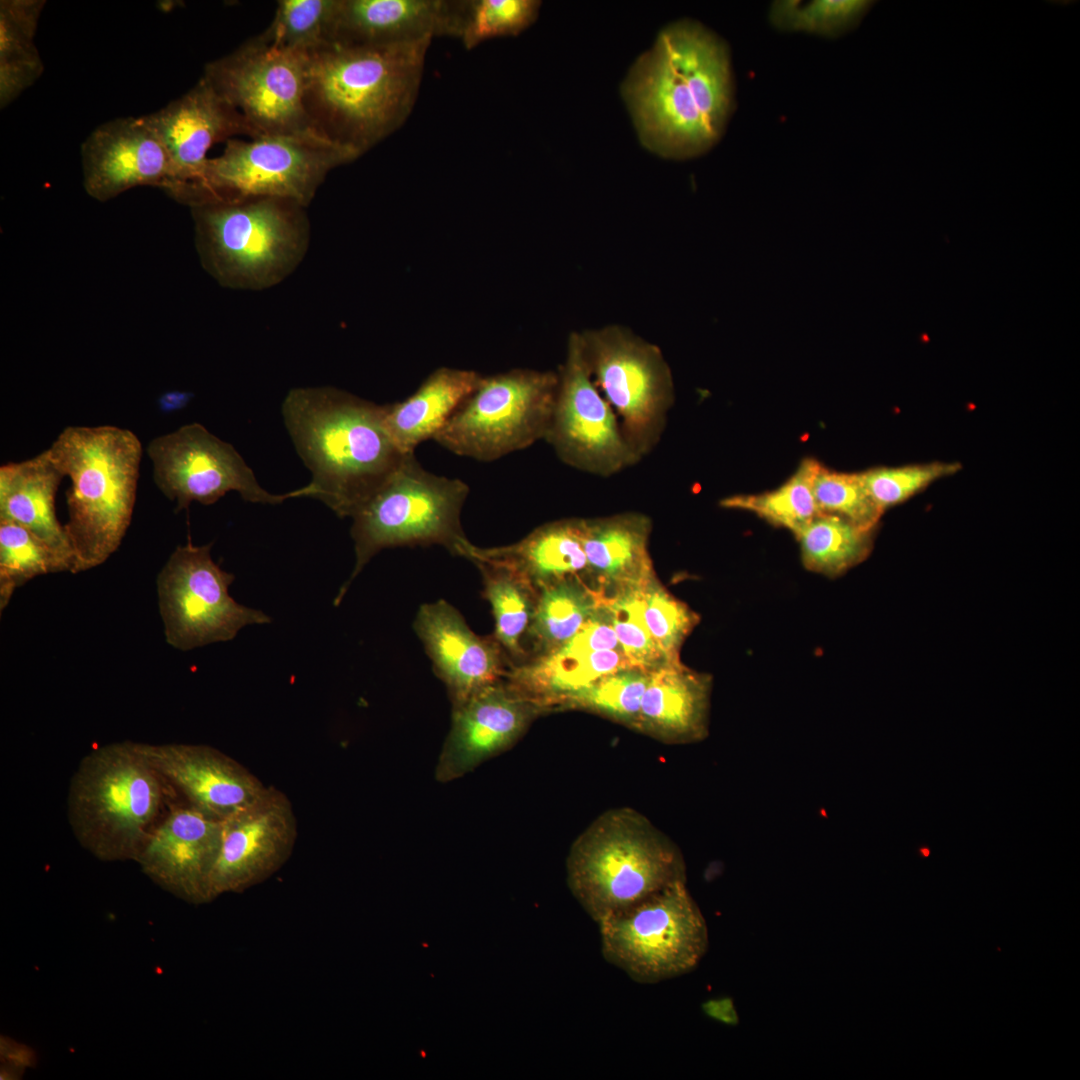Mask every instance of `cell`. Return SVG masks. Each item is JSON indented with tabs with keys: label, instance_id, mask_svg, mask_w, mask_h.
Wrapping results in <instances>:
<instances>
[{
	"label": "cell",
	"instance_id": "8992f818",
	"mask_svg": "<svg viewBox=\"0 0 1080 1080\" xmlns=\"http://www.w3.org/2000/svg\"><path fill=\"white\" fill-rule=\"evenodd\" d=\"M305 208L277 197L211 200L192 206L204 269L228 288L263 290L279 284L308 250Z\"/></svg>",
	"mask_w": 1080,
	"mask_h": 1080
},
{
	"label": "cell",
	"instance_id": "f6af8a7d",
	"mask_svg": "<svg viewBox=\"0 0 1080 1080\" xmlns=\"http://www.w3.org/2000/svg\"><path fill=\"white\" fill-rule=\"evenodd\" d=\"M960 469L961 465L956 462H930L877 467L859 472V475L871 499L884 512Z\"/></svg>",
	"mask_w": 1080,
	"mask_h": 1080
},
{
	"label": "cell",
	"instance_id": "e0dca14e",
	"mask_svg": "<svg viewBox=\"0 0 1080 1080\" xmlns=\"http://www.w3.org/2000/svg\"><path fill=\"white\" fill-rule=\"evenodd\" d=\"M221 843L210 880L211 901L240 893L278 871L290 857L297 821L291 801L273 786L221 819Z\"/></svg>",
	"mask_w": 1080,
	"mask_h": 1080
},
{
	"label": "cell",
	"instance_id": "74e56055",
	"mask_svg": "<svg viewBox=\"0 0 1080 1080\" xmlns=\"http://www.w3.org/2000/svg\"><path fill=\"white\" fill-rule=\"evenodd\" d=\"M338 0H281L261 37L271 45L310 53L333 41Z\"/></svg>",
	"mask_w": 1080,
	"mask_h": 1080
},
{
	"label": "cell",
	"instance_id": "f546056e",
	"mask_svg": "<svg viewBox=\"0 0 1080 1080\" xmlns=\"http://www.w3.org/2000/svg\"><path fill=\"white\" fill-rule=\"evenodd\" d=\"M659 36L691 83L709 127L720 138L733 103L730 58L726 45L699 23L688 20L673 23Z\"/></svg>",
	"mask_w": 1080,
	"mask_h": 1080
},
{
	"label": "cell",
	"instance_id": "3957f363",
	"mask_svg": "<svg viewBox=\"0 0 1080 1080\" xmlns=\"http://www.w3.org/2000/svg\"><path fill=\"white\" fill-rule=\"evenodd\" d=\"M71 481L64 524L74 573L104 563L131 523L142 446L130 430L112 425L69 426L47 449Z\"/></svg>",
	"mask_w": 1080,
	"mask_h": 1080
},
{
	"label": "cell",
	"instance_id": "d4e9b609",
	"mask_svg": "<svg viewBox=\"0 0 1080 1080\" xmlns=\"http://www.w3.org/2000/svg\"><path fill=\"white\" fill-rule=\"evenodd\" d=\"M711 676L665 663L650 671L636 731L665 744H690L708 736Z\"/></svg>",
	"mask_w": 1080,
	"mask_h": 1080
},
{
	"label": "cell",
	"instance_id": "4dcf8cb0",
	"mask_svg": "<svg viewBox=\"0 0 1080 1080\" xmlns=\"http://www.w3.org/2000/svg\"><path fill=\"white\" fill-rule=\"evenodd\" d=\"M481 376L473 371L440 368L403 401L383 405V421L404 454L434 439L459 405L474 391Z\"/></svg>",
	"mask_w": 1080,
	"mask_h": 1080
},
{
	"label": "cell",
	"instance_id": "f35d334b",
	"mask_svg": "<svg viewBox=\"0 0 1080 1080\" xmlns=\"http://www.w3.org/2000/svg\"><path fill=\"white\" fill-rule=\"evenodd\" d=\"M68 571L60 558L26 528L0 520V610L31 579Z\"/></svg>",
	"mask_w": 1080,
	"mask_h": 1080
},
{
	"label": "cell",
	"instance_id": "52a82bcc",
	"mask_svg": "<svg viewBox=\"0 0 1080 1080\" xmlns=\"http://www.w3.org/2000/svg\"><path fill=\"white\" fill-rule=\"evenodd\" d=\"M360 157L310 131L230 139L209 158L200 180L187 192L190 207L211 200L277 197L307 207L327 174Z\"/></svg>",
	"mask_w": 1080,
	"mask_h": 1080
},
{
	"label": "cell",
	"instance_id": "7dc6e473",
	"mask_svg": "<svg viewBox=\"0 0 1080 1080\" xmlns=\"http://www.w3.org/2000/svg\"><path fill=\"white\" fill-rule=\"evenodd\" d=\"M192 398L190 392L172 390L162 393L157 402L163 413H171L185 408Z\"/></svg>",
	"mask_w": 1080,
	"mask_h": 1080
},
{
	"label": "cell",
	"instance_id": "2e32d148",
	"mask_svg": "<svg viewBox=\"0 0 1080 1080\" xmlns=\"http://www.w3.org/2000/svg\"><path fill=\"white\" fill-rule=\"evenodd\" d=\"M545 440L566 465L610 477L641 460L629 446L613 408L596 387L579 333L570 335Z\"/></svg>",
	"mask_w": 1080,
	"mask_h": 1080
},
{
	"label": "cell",
	"instance_id": "d6986e66",
	"mask_svg": "<svg viewBox=\"0 0 1080 1080\" xmlns=\"http://www.w3.org/2000/svg\"><path fill=\"white\" fill-rule=\"evenodd\" d=\"M222 821L189 804L173 803L135 862L163 890L192 904L211 901L210 880Z\"/></svg>",
	"mask_w": 1080,
	"mask_h": 1080
},
{
	"label": "cell",
	"instance_id": "30bf717a",
	"mask_svg": "<svg viewBox=\"0 0 1080 1080\" xmlns=\"http://www.w3.org/2000/svg\"><path fill=\"white\" fill-rule=\"evenodd\" d=\"M558 374L516 369L481 377L434 440L451 452L493 461L543 439L551 422Z\"/></svg>",
	"mask_w": 1080,
	"mask_h": 1080
},
{
	"label": "cell",
	"instance_id": "7bdbcfd3",
	"mask_svg": "<svg viewBox=\"0 0 1080 1080\" xmlns=\"http://www.w3.org/2000/svg\"><path fill=\"white\" fill-rule=\"evenodd\" d=\"M813 493L819 513L835 515L861 527L875 529L883 514L869 496L859 472L831 470L820 463Z\"/></svg>",
	"mask_w": 1080,
	"mask_h": 1080
},
{
	"label": "cell",
	"instance_id": "8d00e7d4",
	"mask_svg": "<svg viewBox=\"0 0 1080 1080\" xmlns=\"http://www.w3.org/2000/svg\"><path fill=\"white\" fill-rule=\"evenodd\" d=\"M649 675L650 671L636 666L615 670L575 693L563 711L598 714L636 731Z\"/></svg>",
	"mask_w": 1080,
	"mask_h": 1080
},
{
	"label": "cell",
	"instance_id": "ffe728a7",
	"mask_svg": "<svg viewBox=\"0 0 1080 1080\" xmlns=\"http://www.w3.org/2000/svg\"><path fill=\"white\" fill-rule=\"evenodd\" d=\"M83 184L104 202L136 186H156L168 194L176 185L170 157L141 117H120L95 128L81 147Z\"/></svg>",
	"mask_w": 1080,
	"mask_h": 1080
},
{
	"label": "cell",
	"instance_id": "5bb4252c",
	"mask_svg": "<svg viewBox=\"0 0 1080 1080\" xmlns=\"http://www.w3.org/2000/svg\"><path fill=\"white\" fill-rule=\"evenodd\" d=\"M146 451L153 464L154 482L176 503L175 512L188 509L194 501L214 504L230 491L248 502L263 504L315 496L310 484L286 494L266 491L235 448L199 423L152 439Z\"/></svg>",
	"mask_w": 1080,
	"mask_h": 1080
},
{
	"label": "cell",
	"instance_id": "d590c367",
	"mask_svg": "<svg viewBox=\"0 0 1080 1080\" xmlns=\"http://www.w3.org/2000/svg\"><path fill=\"white\" fill-rule=\"evenodd\" d=\"M820 462L805 458L795 473L778 488L761 494H739L723 498L727 509L752 512L769 524L785 528L796 536L818 514L813 481Z\"/></svg>",
	"mask_w": 1080,
	"mask_h": 1080
},
{
	"label": "cell",
	"instance_id": "4316f807",
	"mask_svg": "<svg viewBox=\"0 0 1080 1080\" xmlns=\"http://www.w3.org/2000/svg\"><path fill=\"white\" fill-rule=\"evenodd\" d=\"M470 561L510 567L536 588L570 577L588 575L583 545V518L561 519L537 527L520 541L482 548L465 541L457 551Z\"/></svg>",
	"mask_w": 1080,
	"mask_h": 1080
},
{
	"label": "cell",
	"instance_id": "8fae6325",
	"mask_svg": "<svg viewBox=\"0 0 1080 1080\" xmlns=\"http://www.w3.org/2000/svg\"><path fill=\"white\" fill-rule=\"evenodd\" d=\"M579 337L596 387L642 460L660 442L675 400L672 372L663 353L619 325L586 330Z\"/></svg>",
	"mask_w": 1080,
	"mask_h": 1080
},
{
	"label": "cell",
	"instance_id": "b9f144b4",
	"mask_svg": "<svg viewBox=\"0 0 1080 1080\" xmlns=\"http://www.w3.org/2000/svg\"><path fill=\"white\" fill-rule=\"evenodd\" d=\"M540 1L466 0L459 40L471 50L485 41L517 36L537 19Z\"/></svg>",
	"mask_w": 1080,
	"mask_h": 1080
},
{
	"label": "cell",
	"instance_id": "ac0fdd59",
	"mask_svg": "<svg viewBox=\"0 0 1080 1080\" xmlns=\"http://www.w3.org/2000/svg\"><path fill=\"white\" fill-rule=\"evenodd\" d=\"M450 731L441 749L435 777L450 782L511 749L532 722L543 715L505 679L452 706Z\"/></svg>",
	"mask_w": 1080,
	"mask_h": 1080
},
{
	"label": "cell",
	"instance_id": "9a60e30c",
	"mask_svg": "<svg viewBox=\"0 0 1080 1080\" xmlns=\"http://www.w3.org/2000/svg\"><path fill=\"white\" fill-rule=\"evenodd\" d=\"M622 94L641 142L662 157L699 156L719 140L703 116L691 83L660 36L631 67Z\"/></svg>",
	"mask_w": 1080,
	"mask_h": 1080
},
{
	"label": "cell",
	"instance_id": "277c9868",
	"mask_svg": "<svg viewBox=\"0 0 1080 1080\" xmlns=\"http://www.w3.org/2000/svg\"><path fill=\"white\" fill-rule=\"evenodd\" d=\"M174 794L135 742L110 743L85 755L75 770L68 821L80 845L97 859L135 861Z\"/></svg>",
	"mask_w": 1080,
	"mask_h": 1080
},
{
	"label": "cell",
	"instance_id": "1f68e13d",
	"mask_svg": "<svg viewBox=\"0 0 1080 1080\" xmlns=\"http://www.w3.org/2000/svg\"><path fill=\"white\" fill-rule=\"evenodd\" d=\"M480 570L495 629L493 637L511 666L527 660L528 638L538 596L537 588L518 571L486 561H472Z\"/></svg>",
	"mask_w": 1080,
	"mask_h": 1080
},
{
	"label": "cell",
	"instance_id": "836d02e7",
	"mask_svg": "<svg viewBox=\"0 0 1080 1080\" xmlns=\"http://www.w3.org/2000/svg\"><path fill=\"white\" fill-rule=\"evenodd\" d=\"M603 592L589 589L583 577H570L541 587L528 633L533 656L573 638L596 612Z\"/></svg>",
	"mask_w": 1080,
	"mask_h": 1080
},
{
	"label": "cell",
	"instance_id": "f1b7e54d",
	"mask_svg": "<svg viewBox=\"0 0 1080 1080\" xmlns=\"http://www.w3.org/2000/svg\"><path fill=\"white\" fill-rule=\"evenodd\" d=\"M651 519L640 512L583 518L588 575L602 591L642 587L656 576L649 554Z\"/></svg>",
	"mask_w": 1080,
	"mask_h": 1080
},
{
	"label": "cell",
	"instance_id": "60d3db41",
	"mask_svg": "<svg viewBox=\"0 0 1080 1080\" xmlns=\"http://www.w3.org/2000/svg\"><path fill=\"white\" fill-rule=\"evenodd\" d=\"M642 587L623 588L612 591L610 595L603 594L612 626L626 659L632 666L651 671L669 661L657 646L646 624Z\"/></svg>",
	"mask_w": 1080,
	"mask_h": 1080
},
{
	"label": "cell",
	"instance_id": "ab89813d",
	"mask_svg": "<svg viewBox=\"0 0 1080 1080\" xmlns=\"http://www.w3.org/2000/svg\"><path fill=\"white\" fill-rule=\"evenodd\" d=\"M873 3L865 0H779L771 4L769 20L782 31L835 37L856 27Z\"/></svg>",
	"mask_w": 1080,
	"mask_h": 1080
},
{
	"label": "cell",
	"instance_id": "d6a6232c",
	"mask_svg": "<svg viewBox=\"0 0 1080 1080\" xmlns=\"http://www.w3.org/2000/svg\"><path fill=\"white\" fill-rule=\"evenodd\" d=\"M42 0L0 2V107L31 86L44 65L34 44Z\"/></svg>",
	"mask_w": 1080,
	"mask_h": 1080
},
{
	"label": "cell",
	"instance_id": "7a4b0ae2",
	"mask_svg": "<svg viewBox=\"0 0 1080 1080\" xmlns=\"http://www.w3.org/2000/svg\"><path fill=\"white\" fill-rule=\"evenodd\" d=\"M282 415L314 498L341 518H352L409 455L388 434L383 406L336 388L292 389Z\"/></svg>",
	"mask_w": 1080,
	"mask_h": 1080
},
{
	"label": "cell",
	"instance_id": "ba28073f",
	"mask_svg": "<svg viewBox=\"0 0 1080 1080\" xmlns=\"http://www.w3.org/2000/svg\"><path fill=\"white\" fill-rule=\"evenodd\" d=\"M468 493L469 487L462 480L428 472L414 454L407 455L352 517L355 565L335 604L341 602L351 582L382 549L439 544L456 554L467 540L460 515Z\"/></svg>",
	"mask_w": 1080,
	"mask_h": 1080
},
{
	"label": "cell",
	"instance_id": "bcb514c9",
	"mask_svg": "<svg viewBox=\"0 0 1080 1080\" xmlns=\"http://www.w3.org/2000/svg\"><path fill=\"white\" fill-rule=\"evenodd\" d=\"M704 1013L715 1021L725 1025H736L738 1014L729 997L710 999L702 1005Z\"/></svg>",
	"mask_w": 1080,
	"mask_h": 1080
},
{
	"label": "cell",
	"instance_id": "7402d4cb",
	"mask_svg": "<svg viewBox=\"0 0 1080 1080\" xmlns=\"http://www.w3.org/2000/svg\"><path fill=\"white\" fill-rule=\"evenodd\" d=\"M138 751L188 804L223 819L257 799L266 786L216 748L135 742Z\"/></svg>",
	"mask_w": 1080,
	"mask_h": 1080
},
{
	"label": "cell",
	"instance_id": "484cf974",
	"mask_svg": "<svg viewBox=\"0 0 1080 1080\" xmlns=\"http://www.w3.org/2000/svg\"><path fill=\"white\" fill-rule=\"evenodd\" d=\"M64 477L48 450L25 461L2 465L0 520L29 530L74 573V552L55 510L56 492Z\"/></svg>",
	"mask_w": 1080,
	"mask_h": 1080
},
{
	"label": "cell",
	"instance_id": "cb8c5ba5",
	"mask_svg": "<svg viewBox=\"0 0 1080 1080\" xmlns=\"http://www.w3.org/2000/svg\"><path fill=\"white\" fill-rule=\"evenodd\" d=\"M466 0H338L333 41L382 46L459 39Z\"/></svg>",
	"mask_w": 1080,
	"mask_h": 1080
},
{
	"label": "cell",
	"instance_id": "603a6c76",
	"mask_svg": "<svg viewBox=\"0 0 1080 1080\" xmlns=\"http://www.w3.org/2000/svg\"><path fill=\"white\" fill-rule=\"evenodd\" d=\"M414 629L444 682L452 706L504 678L511 664L494 637H481L445 600L423 604Z\"/></svg>",
	"mask_w": 1080,
	"mask_h": 1080
},
{
	"label": "cell",
	"instance_id": "4fadbf2b",
	"mask_svg": "<svg viewBox=\"0 0 1080 1080\" xmlns=\"http://www.w3.org/2000/svg\"><path fill=\"white\" fill-rule=\"evenodd\" d=\"M211 547L189 539L173 551L156 579L166 642L182 651L230 641L245 626L271 622L263 611L230 596L235 576L214 562Z\"/></svg>",
	"mask_w": 1080,
	"mask_h": 1080
},
{
	"label": "cell",
	"instance_id": "9c48e42d",
	"mask_svg": "<svg viewBox=\"0 0 1080 1080\" xmlns=\"http://www.w3.org/2000/svg\"><path fill=\"white\" fill-rule=\"evenodd\" d=\"M597 924L603 957L642 984L690 972L708 949L706 921L686 882L674 883Z\"/></svg>",
	"mask_w": 1080,
	"mask_h": 1080
},
{
	"label": "cell",
	"instance_id": "44dd1931",
	"mask_svg": "<svg viewBox=\"0 0 1080 1080\" xmlns=\"http://www.w3.org/2000/svg\"><path fill=\"white\" fill-rule=\"evenodd\" d=\"M140 117L170 157L176 185L169 195L176 200L200 180L214 144L251 137L241 115L203 77L180 98Z\"/></svg>",
	"mask_w": 1080,
	"mask_h": 1080
},
{
	"label": "cell",
	"instance_id": "5b68a950",
	"mask_svg": "<svg viewBox=\"0 0 1080 1080\" xmlns=\"http://www.w3.org/2000/svg\"><path fill=\"white\" fill-rule=\"evenodd\" d=\"M566 871L570 891L596 923L686 882L678 846L631 807L596 817L573 841Z\"/></svg>",
	"mask_w": 1080,
	"mask_h": 1080
},
{
	"label": "cell",
	"instance_id": "6da1fadb",
	"mask_svg": "<svg viewBox=\"0 0 1080 1080\" xmlns=\"http://www.w3.org/2000/svg\"><path fill=\"white\" fill-rule=\"evenodd\" d=\"M431 43L329 42L308 53L305 107L315 130L360 156L393 134L415 107Z\"/></svg>",
	"mask_w": 1080,
	"mask_h": 1080
},
{
	"label": "cell",
	"instance_id": "e575fe53",
	"mask_svg": "<svg viewBox=\"0 0 1080 1080\" xmlns=\"http://www.w3.org/2000/svg\"><path fill=\"white\" fill-rule=\"evenodd\" d=\"M873 533L874 529L819 513L795 538L805 568L835 578L868 557L873 546Z\"/></svg>",
	"mask_w": 1080,
	"mask_h": 1080
},
{
	"label": "cell",
	"instance_id": "7c38bea8",
	"mask_svg": "<svg viewBox=\"0 0 1080 1080\" xmlns=\"http://www.w3.org/2000/svg\"><path fill=\"white\" fill-rule=\"evenodd\" d=\"M307 72V53L275 47L259 35L209 62L202 77L255 138L317 132L305 107Z\"/></svg>",
	"mask_w": 1080,
	"mask_h": 1080
},
{
	"label": "cell",
	"instance_id": "83f0119b",
	"mask_svg": "<svg viewBox=\"0 0 1080 1080\" xmlns=\"http://www.w3.org/2000/svg\"><path fill=\"white\" fill-rule=\"evenodd\" d=\"M632 666L621 649L583 652L561 645L510 666L504 679L543 714L563 711L578 691L620 668Z\"/></svg>",
	"mask_w": 1080,
	"mask_h": 1080
},
{
	"label": "cell",
	"instance_id": "ee69618b",
	"mask_svg": "<svg viewBox=\"0 0 1080 1080\" xmlns=\"http://www.w3.org/2000/svg\"><path fill=\"white\" fill-rule=\"evenodd\" d=\"M644 617L657 646L669 662L680 661L681 647L699 622L687 604L674 597L654 576L642 587Z\"/></svg>",
	"mask_w": 1080,
	"mask_h": 1080
}]
</instances>
